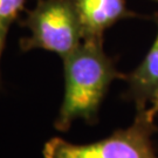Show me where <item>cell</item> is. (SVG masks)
I'll return each mask as SVG.
<instances>
[{"instance_id": "2", "label": "cell", "mask_w": 158, "mask_h": 158, "mask_svg": "<svg viewBox=\"0 0 158 158\" xmlns=\"http://www.w3.org/2000/svg\"><path fill=\"white\" fill-rule=\"evenodd\" d=\"M150 109L137 110L134 122L101 141L75 144L53 137L44 147V158H158L152 135L157 131Z\"/></svg>"}, {"instance_id": "5", "label": "cell", "mask_w": 158, "mask_h": 158, "mask_svg": "<svg viewBox=\"0 0 158 158\" xmlns=\"http://www.w3.org/2000/svg\"><path fill=\"white\" fill-rule=\"evenodd\" d=\"M157 33L145 57L125 76L128 83V98L135 103L136 109H147L158 100V13L155 15Z\"/></svg>"}, {"instance_id": "6", "label": "cell", "mask_w": 158, "mask_h": 158, "mask_svg": "<svg viewBox=\"0 0 158 158\" xmlns=\"http://www.w3.org/2000/svg\"><path fill=\"white\" fill-rule=\"evenodd\" d=\"M26 0H0V23L8 25L23 10Z\"/></svg>"}, {"instance_id": "9", "label": "cell", "mask_w": 158, "mask_h": 158, "mask_svg": "<svg viewBox=\"0 0 158 158\" xmlns=\"http://www.w3.org/2000/svg\"><path fill=\"white\" fill-rule=\"evenodd\" d=\"M155 1H158V0H155Z\"/></svg>"}, {"instance_id": "4", "label": "cell", "mask_w": 158, "mask_h": 158, "mask_svg": "<svg viewBox=\"0 0 158 158\" xmlns=\"http://www.w3.org/2000/svg\"><path fill=\"white\" fill-rule=\"evenodd\" d=\"M83 40H103L106 29L135 14L127 7V0H74Z\"/></svg>"}, {"instance_id": "1", "label": "cell", "mask_w": 158, "mask_h": 158, "mask_svg": "<svg viewBox=\"0 0 158 158\" xmlns=\"http://www.w3.org/2000/svg\"><path fill=\"white\" fill-rule=\"evenodd\" d=\"M64 94L55 121V129L67 131L74 121L94 123L110 85L125 79L103 49V40H83L77 49L64 57Z\"/></svg>"}, {"instance_id": "7", "label": "cell", "mask_w": 158, "mask_h": 158, "mask_svg": "<svg viewBox=\"0 0 158 158\" xmlns=\"http://www.w3.org/2000/svg\"><path fill=\"white\" fill-rule=\"evenodd\" d=\"M7 31H8V25L0 23V56H1V52H2V48H4V45H5Z\"/></svg>"}, {"instance_id": "3", "label": "cell", "mask_w": 158, "mask_h": 158, "mask_svg": "<svg viewBox=\"0 0 158 158\" xmlns=\"http://www.w3.org/2000/svg\"><path fill=\"white\" fill-rule=\"evenodd\" d=\"M31 35L20 41L23 51L45 49L67 57L83 42L74 0H40L26 20Z\"/></svg>"}, {"instance_id": "8", "label": "cell", "mask_w": 158, "mask_h": 158, "mask_svg": "<svg viewBox=\"0 0 158 158\" xmlns=\"http://www.w3.org/2000/svg\"><path fill=\"white\" fill-rule=\"evenodd\" d=\"M149 109H150V111L155 115V116H157V114H158V100L155 103H152L150 107H149Z\"/></svg>"}]
</instances>
